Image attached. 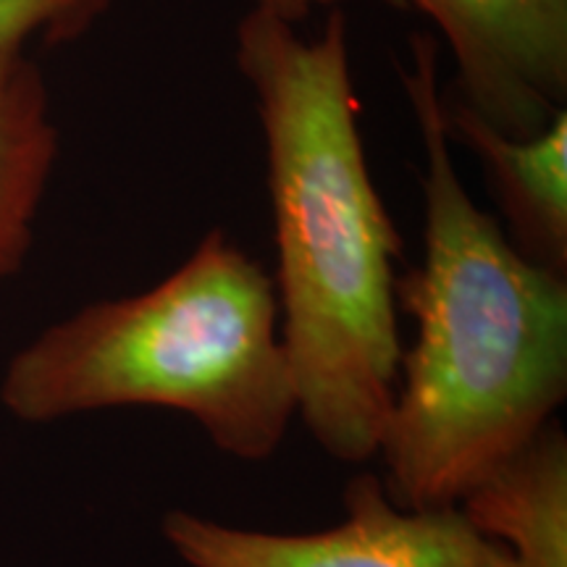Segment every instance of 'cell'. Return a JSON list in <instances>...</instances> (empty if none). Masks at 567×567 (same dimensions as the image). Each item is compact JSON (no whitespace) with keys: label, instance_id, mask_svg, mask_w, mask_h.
<instances>
[{"label":"cell","instance_id":"obj_6","mask_svg":"<svg viewBox=\"0 0 567 567\" xmlns=\"http://www.w3.org/2000/svg\"><path fill=\"white\" fill-rule=\"evenodd\" d=\"M444 118L484 168L515 250L567 276V111L530 137H509L446 95Z\"/></svg>","mask_w":567,"mask_h":567},{"label":"cell","instance_id":"obj_3","mask_svg":"<svg viewBox=\"0 0 567 567\" xmlns=\"http://www.w3.org/2000/svg\"><path fill=\"white\" fill-rule=\"evenodd\" d=\"M0 405L21 423L166 408L226 455L264 463L297 415L274 276L210 229L155 287L84 305L21 347Z\"/></svg>","mask_w":567,"mask_h":567},{"label":"cell","instance_id":"obj_9","mask_svg":"<svg viewBox=\"0 0 567 567\" xmlns=\"http://www.w3.org/2000/svg\"><path fill=\"white\" fill-rule=\"evenodd\" d=\"M113 3L116 0H0V51L80 40Z\"/></svg>","mask_w":567,"mask_h":567},{"label":"cell","instance_id":"obj_10","mask_svg":"<svg viewBox=\"0 0 567 567\" xmlns=\"http://www.w3.org/2000/svg\"><path fill=\"white\" fill-rule=\"evenodd\" d=\"M350 0H252V9L271 13V17L287 21V24L302 27L316 13L339 11Z\"/></svg>","mask_w":567,"mask_h":567},{"label":"cell","instance_id":"obj_7","mask_svg":"<svg viewBox=\"0 0 567 567\" xmlns=\"http://www.w3.org/2000/svg\"><path fill=\"white\" fill-rule=\"evenodd\" d=\"M457 509L513 567H567V439L549 421L467 488Z\"/></svg>","mask_w":567,"mask_h":567},{"label":"cell","instance_id":"obj_5","mask_svg":"<svg viewBox=\"0 0 567 567\" xmlns=\"http://www.w3.org/2000/svg\"><path fill=\"white\" fill-rule=\"evenodd\" d=\"M450 48L444 95L509 137L567 111V0H408Z\"/></svg>","mask_w":567,"mask_h":567},{"label":"cell","instance_id":"obj_8","mask_svg":"<svg viewBox=\"0 0 567 567\" xmlns=\"http://www.w3.org/2000/svg\"><path fill=\"white\" fill-rule=\"evenodd\" d=\"M59 153L61 132L40 66L27 48L0 51V284L30 258Z\"/></svg>","mask_w":567,"mask_h":567},{"label":"cell","instance_id":"obj_1","mask_svg":"<svg viewBox=\"0 0 567 567\" xmlns=\"http://www.w3.org/2000/svg\"><path fill=\"white\" fill-rule=\"evenodd\" d=\"M234 61L252 92L276 243L279 334L297 415L339 463L379 455L400 379L396 260L402 243L368 166L350 24L321 32L250 9Z\"/></svg>","mask_w":567,"mask_h":567},{"label":"cell","instance_id":"obj_2","mask_svg":"<svg viewBox=\"0 0 567 567\" xmlns=\"http://www.w3.org/2000/svg\"><path fill=\"white\" fill-rule=\"evenodd\" d=\"M442 42L415 32L400 66L421 142L423 260L396 276L415 318L381 431L384 492L402 509L457 507L555 421L567 396V276L534 264L473 203L444 118Z\"/></svg>","mask_w":567,"mask_h":567},{"label":"cell","instance_id":"obj_4","mask_svg":"<svg viewBox=\"0 0 567 567\" xmlns=\"http://www.w3.org/2000/svg\"><path fill=\"white\" fill-rule=\"evenodd\" d=\"M161 534L189 567H513L457 507H396L375 473L347 484L344 517L326 530L271 534L168 509Z\"/></svg>","mask_w":567,"mask_h":567}]
</instances>
